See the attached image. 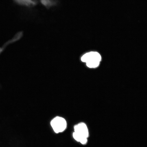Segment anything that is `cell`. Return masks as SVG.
I'll use <instances>...</instances> for the list:
<instances>
[{"label":"cell","mask_w":147,"mask_h":147,"mask_svg":"<svg viewBox=\"0 0 147 147\" xmlns=\"http://www.w3.org/2000/svg\"><path fill=\"white\" fill-rule=\"evenodd\" d=\"M17 4L27 7H32L36 5V3L33 0H13Z\"/></svg>","instance_id":"obj_4"},{"label":"cell","mask_w":147,"mask_h":147,"mask_svg":"<svg viewBox=\"0 0 147 147\" xmlns=\"http://www.w3.org/2000/svg\"><path fill=\"white\" fill-rule=\"evenodd\" d=\"M51 124L53 129L56 133L63 132L67 126V123L65 119L60 117H55L51 120Z\"/></svg>","instance_id":"obj_3"},{"label":"cell","mask_w":147,"mask_h":147,"mask_svg":"<svg viewBox=\"0 0 147 147\" xmlns=\"http://www.w3.org/2000/svg\"><path fill=\"white\" fill-rule=\"evenodd\" d=\"M101 55L95 51H91L84 54L82 57L81 60L84 62L90 68H95L98 67L101 60Z\"/></svg>","instance_id":"obj_2"},{"label":"cell","mask_w":147,"mask_h":147,"mask_svg":"<svg viewBox=\"0 0 147 147\" xmlns=\"http://www.w3.org/2000/svg\"><path fill=\"white\" fill-rule=\"evenodd\" d=\"M74 132L73 137L76 141L82 144H85L87 142L89 137V131L86 125L84 123H80L74 126Z\"/></svg>","instance_id":"obj_1"},{"label":"cell","mask_w":147,"mask_h":147,"mask_svg":"<svg viewBox=\"0 0 147 147\" xmlns=\"http://www.w3.org/2000/svg\"><path fill=\"white\" fill-rule=\"evenodd\" d=\"M41 3L46 7H49L52 5V2L51 0H41Z\"/></svg>","instance_id":"obj_5"}]
</instances>
